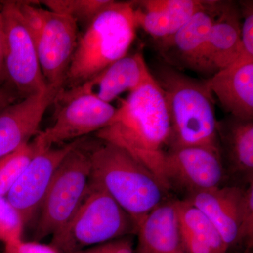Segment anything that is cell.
I'll return each instance as SVG.
<instances>
[{"label": "cell", "instance_id": "obj_1", "mask_svg": "<svg viewBox=\"0 0 253 253\" xmlns=\"http://www.w3.org/2000/svg\"><path fill=\"white\" fill-rule=\"evenodd\" d=\"M171 133L166 99L152 75L129 92L109 124L96 134L100 140L126 150L161 182V167L170 146Z\"/></svg>", "mask_w": 253, "mask_h": 253}, {"label": "cell", "instance_id": "obj_2", "mask_svg": "<svg viewBox=\"0 0 253 253\" xmlns=\"http://www.w3.org/2000/svg\"><path fill=\"white\" fill-rule=\"evenodd\" d=\"M151 72L167 104L172 131L169 148L206 146L219 151L214 98L206 81L164 63Z\"/></svg>", "mask_w": 253, "mask_h": 253}, {"label": "cell", "instance_id": "obj_3", "mask_svg": "<svg viewBox=\"0 0 253 253\" xmlns=\"http://www.w3.org/2000/svg\"><path fill=\"white\" fill-rule=\"evenodd\" d=\"M137 28L131 1L112 0L79 35L61 90L79 86L126 56Z\"/></svg>", "mask_w": 253, "mask_h": 253}, {"label": "cell", "instance_id": "obj_4", "mask_svg": "<svg viewBox=\"0 0 253 253\" xmlns=\"http://www.w3.org/2000/svg\"><path fill=\"white\" fill-rule=\"evenodd\" d=\"M89 152V182L104 189L136 224L166 199L157 176L126 150L101 140Z\"/></svg>", "mask_w": 253, "mask_h": 253}, {"label": "cell", "instance_id": "obj_5", "mask_svg": "<svg viewBox=\"0 0 253 253\" xmlns=\"http://www.w3.org/2000/svg\"><path fill=\"white\" fill-rule=\"evenodd\" d=\"M137 224L104 189L89 182L76 212L52 236L58 253H73L136 234Z\"/></svg>", "mask_w": 253, "mask_h": 253}, {"label": "cell", "instance_id": "obj_6", "mask_svg": "<svg viewBox=\"0 0 253 253\" xmlns=\"http://www.w3.org/2000/svg\"><path fill=\"white\" fill-rule=\"evenodd\" d=\"M31 33L48 86L63 89L79 38L78 23L69 16L38 7L33 1H18Z\"/></svg>", "mask_w": 253, "mask_h": 253}, {"label": "cell", "instance_id": "obj_7", "mask_svg": "<svg viewBox=\"0 0 253 253\" xmlns=\"http://www.w3.org/2000/svg\"><path fill=\"white\" fill-rule=\"evenodd\" d=\"M80 144L71 150L55 172L40 211L33 234L36 242L53 236L68 221L83 199L91 173L89 152Z\"/></svg>", "mask_w": 253, "mask_h": 253}, {"label": "cell", "instance_id": "obj_8", "mask_svg": "<svg viewBox=\"0 0 253 253\" xmlns=\"http://www.w3.org/2000/svg\"><path fill=\"white\" fill-rule=\"evenodd\" d=\"M0 11L4 28L6 83L22 98L43 92L48 86L34 40L23 21L18 1H4Z\"/></svg>", "mask_w": 253, "mask_h": 253}, {"label": "cell", "instance_id": "obj_9", "mask_svg": "<svg viewBox=\"0 0 253 253\" xmlns=\"http://www.w3.org/2000/svg\"><path fill=\"white\" fill-rule=\"evenodd\" d=\"M226 179L219 150L188 146L169 148L165 154L161 181L167 191L174 190L187 197L224 186Z\"/></svg>", "mask_w": 253, "mask_h": 253}, {"label": "cell", "instance_id": "obj_10", "mask_svg": "<svg viewBox=\"0 0 253 253\" xmlns=\"http://www.w3.org/2000/svg\"><path fill=\"white\" fill-rule=\"evenodd\" d=\"M59 104L54 123L38 132L34 141L37 149L76 141L91 132H97L109 124L117 108L89 94H80L55 101Z\"/></svg>", "mask_w": 253, "mask_h": 253}, {"label": "cell", "instance_id": "obj_11", "mask_svg": "<svg viewBox=\"0 0 253 253\" xmlns=\"http://www.w3.org/2000/svg\"><path fill=\"white\" fill-rule=\"evenodd\" d=\"M224 1L208 0L204 7L167 41L158 43L168 64L211 76L207 48L210 33Z\"/></svg>", "mask_w": 253, "mask_h": 253}, {"label": "cell", "instance_id": "obj_12", "mask_svg": "<svg viewBox=\"0 0 253 253\" xmlns=\"http://www.w3.org/2000/svg\"><path fill=\"white\" fill-rule=\"evenodd\" d=\"M81 139L61 148L38 150L27 167L6 194L23 226L35 217L52 181L55 172L66 155L80 144Z\"/></svg>", "mask_w": 253, "mask_h": 253}, {"label": "cell", "instance_id": "obj_13", "mask_svg": "<svg viewBox=\"0 0 253 253\" xmlns=\"http://www.w3.org/2000/svg\"><path fill=\"white\" fill-rule=\"evenodd\" d=\"M151 76L141 53L126 54L79 86L60 91L54 102L77 95L89 94L111 104L123 93L135 90Z\"/></svg>", "mask_w": 253, "mask_h": 253}, {"label": "cell", "instance_id": "obj_14", "mask_svg": "<svg viewBox=\"0 0 253 253\" xmlns=\"http://www.w3.org/2000/svg\"><path fill=\"white\" fill-rule=\"evenodd\" d=\"M59 92L48 86L43 92L23 98L0 111V159L38 134L44 113Z\"/></svg>", "mask_w": 253, "mask_h": 253}, {"label": "cell", "instance_id": "obj_15", "mask_svg": "<svg viewBox=\"0 0 253 253\" xmlns=\"http://www.w3.org/2000/svg\"><path fill=\"white\" fill-rule=\"evenodd\" d=\"M218 142L226 177L235 186L246 187L253 182V120L229 116L217 124Z\"/></svg>", "mask_w": 253, "mask_h": 253}, {"label": "cell", "instance_id": "obj_16", "mask_svg": "<svg viewBox=\"0 0 253 253\" xmlns=\"http://www.w3.org/2000/svg\"><path fill=\"white\" fill-rule=\"evenodd\" d=\"M229 116L253 120V59L241 57L206 81Z\"/></svg>", "mask_w": 253, "mask_h": 253}, {"label": "cell", "instance_id": "obj_17", "mask_svg": "<svg viewBox=\"0 0 253 253\" xmlns=\"http://www.w3.org/2000/svg\"><path fill=\"white\" fill-rule=\"evenodd\" d=\"M245 187L224 185L183 199L204 213L215 226L227 249L241 244V205Z\"/></svg>", "mask_w": 253, "mask_h": 253}, {"label": "cell", "instance_id": "obj_18", "mask_svg": "<svg viewBox=\"0 0 253 253\" xmlns=\"http://www.w3.org/2000/svg\"><path fill=\"white\" fill-rule=\"evenodd\" d=\"M135 253H186L178 200H165L137 224Z\"/></svg>", "mask_w": 253, "mask_h": 253}, {"label": "cell", "instance_id": "obj_19", "mask_svg": "<svg viewBox=\"0 0 253 253\" xmlns=\"http://www.w3.org/2000/svg\"><path fill=\"white\" fill-rule=\"evenodd\" d=\"M207 1L201 0H141L131 1L138 28L158 43L177 33Z\"/></svg>", "mask_w": 253, "mask_h": 253}, {"label": "cell", "instance_id": "obj_20", "mask_svg": "<svg viewBox=\"0 0 253 253\" xmlns=\"http://www.w3.org/2000/svg\"><path fill=\"white\" fill-rule=\"evenodd\" d=\"M241 23L239 6L233 1H224L208 39L207 59L211 76L241 56Z\"/></svg>", "mask_w": 253, "mask_h": 253}, {"label": "cell", "instance_id": "obj_21", "mask_svg": "<svg viewBox=\"0 0 253 253\" xmlns=\"http://www.w3.org/2000/svg\"><path fill=\"white\" fill-rule=\"evenodd\" d=\"M178 211L181 230L207 244L214 253H229L215 226L198 208L178 200Z\"/></svg>", "mask_w": 253, "mask_h": 253}, {"label": "cell", "instance_id": "obj_22", "mask_svg": "<svg viewBox=\"0 0 253 253\" xmlns=\"http://www.w3.org/2000/svg\"><path fill=\"white\" fill-rule=\"evenodd\" d=\"M112 0H46L42 1L49 11L73 18L79 26H87Z\"/></svg>", "mask_w": 253, "mask_h": 253}, {"label": "cell", "instance_id": "obj_23", "mask_svg": "<svg viewBox=\"0 0 253 253\" xmlns=\"http://www.w3.org/2000/svg\"><path fill=\"white\" fill-rule=\"evenodd\" d=\"M37 151L33 141L0 159V196H6Z\"/></svg>", "mask_w": 253, "mask_h": 253}, {"label": "cell", "instance_id": "obj_24", "mask_svg": "<svg viewBox=\"0 0 253 253\" xmlns=\"http://www.w3.org/2000/svg\"><path fill=\"white\" fill-rule=\"evenodd\" d=\"M24 226L16 210L0 196V240L5 245L22 240Z\"/></svg>", "mask_w": 253, "mask_h": 253}, {"label": "cell", "instance_id": "obj_25", "mask_svg": "<svg viewBox=\"0 0 253 253\" xmlns=\"http://www.w3.org/2000/svg\"><path fill=\"white\" fill-rule=\"evenodd\" d=\"M241 57L253 59V1H240ZM239 56V57H240Z\"/></svg>", "mask_w": 253, "mask_h": 253}, {"label": "cell", "instance_id": "obj_26", "mask_svg": "<svg viewBox=\"0 0 253 253\" xmlns=\"http://www.w3.org/2000/svg\"><path fill=\"white\" fill-rule=\"evenodd\" d=\"M241 244L247 245L251 249L253 243V182L245 187L241 205V225H240Z\"/></svg>", "mask_w": 253, "mask_h": 253}, {"label": "cell", "instance_id": "obj_27", "mask_svg": "<svg viewBox=\"0 0 253 253\" xmlns=\"http://www.w3.org/2000/svg\"><path fill=\"white\" fill-rule=\"evenodd\" d=\"M6 253H58L52 247L39 242H26L23 240L6 244Z\"/></svg>", "mask_w": 253, "mask_h": 253}, {"label": "cell", "instance_id": "obj_28", "mask_svg": "<svg viewBox=\"0 0 253 253\" xmlns=\"http://www.w3.org/2000/svg\"><path fill=\"white\" fill-rule=\"evenodd\" d=\"M97 246L102 253H135L131 238L126 236L98 245Z\"/></svg>", "mask_w": 253, "mask_h": 253}, {"label": "cell", "instance_id": "obj_29", "mask_svg": "<svg viewBox=\"0 0 253 253\" xmlns=\"http://www.w3.org/2000/svg\"><path fill=\"white\" fill-rule=\"evenodd\" d=\"M19 98H22L21 95L7 83L6 85H0V111L17 101Z\"/></svg>", "mask_w": 253, "mask_h": 253}, {"label": "cell", "instance_id": "obj_30", "mask_svg": "<svg viewBox=\"0 0 253 253\" xmlns=\"http://www.w3.org/2000/svg\"><path fill=\"white\" fill-rule=\"evenodd\" d=\"M4 34L3 28L2 17L0 11V85L6 83V73H5L4 63Z\"/></svg>", "mask_w": 253, "mask_h": 253}, {"label": "cell", "instance_id": "obj_31", "mask_svg": "<svg viewBox=\"0 0 253 253\" xmlns=\"http://www.w3.org/2000/svg\"><path fill=\"white\" fill-rule=\"evenodd\" d=\"M73 253H102L100 251L99 247L97 246L94 247L89 248V249L82 250V251H78V252Z\"/></svg>", "mask_w": 253, "mask_h": 253}, {"label": "cell", "instance_id": "obj_32", "mask_svg": "<svg viewBox=\"0 0 253 253\" xmlns=\"http://www.w3.org/2000/svg\"><path fill=\"white\" fill-rule=\"evenodd\" d=\"M245 253H252V252H251V249H248Z\"/></svg>", "mask_w": 253, "mask_h": 253}]
</instances>
